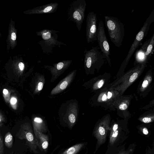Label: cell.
<instances>
[{"instance_id":"1","label":"cell","mask_w":154,"mask_h":154,"mask_svg":"<svg viewBox=\"0 0 154 154\" xmlns=\"http://www.w3.org/2000/svg\"><path fill=\"white\" fill-rule=\"evenodd\" d=\"M105 23L111 42L117 47L121 46L125 34L124 25L116 17H104Z\"/></svg>"},{"instance_id":"2","label":"cell","mask_w":154,"mask_h":154,"mask_svg":"<svg viewBox=\"0 0 154 154\" xmlns=\"http://www.w3.org/2000/svg\"><path fill=\"white\" fill-rule=\"evenodd\" d=\"M59 32L53 30L44 29L36 32L37 36L41 37L42 40L39 41L38 44L41 45L43 53H51L53 48L61 45H66L62 42L58 41L57 33Z\"/></svg>"},{"instance_id":"3","label":"cell","mask_w":154,"mask_h":154,"mask_svg":"<svg viewBox=\"0 0 154 154\" xmlns=\"http://www.w3.org/2000/svg\"><path fill=\"white\" fill-rule=\"evenodd\" d=\"M86 6L85 0H75L71 3L68 9V19L75 23L79 31L85 19Z\"/></svg>"},{"instance_id":"4","label":"cell","mask_w":154,"mask_h":154,"mask_svg":"<svg viewBox=\"0 0 154 154\" xmlns=\"http://www.w3.org/2000/svg\"><path fill=\"white\" fill-rule=\"evenodd\" d=\"M154 21V10H153L146 19L140 30L136 35L124 61L125 63L128 62L136 49L141 44L143 39L148 34L151 25Z\"/></svg>"},{"instance_id":"5","label":"cell","mask_w":154,"mask_h":154,"mask_svg":"<svg viewBox=\"0 0 154 154\" xmlns=\"http://www.w3.org/2000/svg\"><path fill=\"white\" fill-rule=\"evenodd\" d=\"M15 136L20 140H25L30 149L34 152H36L37 146L35 136L29 124L25 123L22 125Z\"/></svg>"},{"instance_id":"6","label":"cell","mask_w":154,"mask_h":154,"mask_svg":"<svg viewBox=\"0 0 154 154\" xmlns=\"http://www.w3.org/2000/svg\"><path fill=\"white\" fill-rule=\"evenodd\" d=\"M97 40L101 51L108 62H110V47L106 35L104 24L102 20L99 23L96 33Z\"/></svg>"},{"instance_id":"7","label":"cell","mask_w":154,"mask_h":154,"mask_svg":"<svg viewBox=\"0 0 154 154\" xmlns=\"http://www.w3.org/2000/svg\"><path fill=\"white\" fill-rule=\"evenodd\" d=\"M97 20L96 13L93 11L88 13L86 18V37L88 43H93L97 40Z\"/></svg>"},{"instance_id":"8","label":"cell","mask_w":154,"mask_h":154,"mask_svg":"<svg viewBox=\"0 0 154 154\" xmlns=\"http://www.w3.org/2000/svg\"><path fill=\"white\" fill-rule=\"evenodd\" d=\"M98 46L92 47L89 50L85 49L84 52V62L86 67L90 68L93 65L101 63L105 57Z\"/></svg>"},{"instance_id":"9","label":"cell","mask_w":154,"mask_h":154,"mask_svg":"<svg viewBox=\"0 0 154 154\" xmlns=\"http://www.w3.org/2000/svg\"><path fill=\"white\" fill-rule=\"evenodd\" d=\"M17 29L15 27V22L11 19L9 25L8 33L6 40V48L8 53L10 49H14L17 45Z\"/></svg>"},{"instance_id":"10","label":"cell","mask_w":154,"mask_h":154,"mask_svg":"<svg viewBox=\"0 0 154 154\" xmlns=\"http://www.w3.org/2000/svg\"><path fill=\"white\" fill-rule=\"evenodd\" d=\"M58 5L57 2H52L44 5L32 9L28 10L23 12L26 14H43L55 12Z\"/></svg>"},{"instance_id":"11","label":"cell","mask_w":154,"mask_h":154,"mask_svg":"<svg viewBox=\"0 0 154 154\" xmlns=\"http://www.w3.org/2000/svg\"><path fill=\"white\" fill-rule=\"evenodd\" d=\"M34 131L37 147L41 151H46L48 146V135L36 130H34Z\"/></svg>"},{"instance_id":"12","label":"cell","mask_w":154,"mask_h":154,"mask_svg":"<svg viewBox=\"0 0 154 154\" xmlns=\"http://www.w3.org/2000/svg\"><path fill=\"white\" fill-rule=\"evenodd\" d=\"M74 73L75 71H74L65 78L60 83L52 90L51 92V94L52 95L56 94L64 90L72 80Z\"/></svg>"},{"instance_id":"13","label":"cell","mask_w":154,"mask_h":154,"mask_svg":"<svg viewBox=\"0 0 154 154\" xmlns=\"http://www.w3.org/2000/svg\"><path fill=\"white\" fill-rule=\"evenodd\" d=\"M154 45V33H153L151 38L150 42L147 46L146 51L144 53L142 59V61H144L148 58L151 57L152 52L153 51V48Z\"/></svg>"},{"instance_id":"14","label":"cell","mask_w":154,"mask_h":154,"mask_svg":"<svg viewBox=\"0 0 154 154\" xmlns=\"http://www.w3.org/2000/svg\"><path fill=\"white\" fill-rule=\"evenodd\" d=\"M34 130H37L39 132H45L46 129L43 124L42 119L40 118L36 117L33 121Z\"/></svg>"},{"instance_id":"15","label":"cell","mask_w":154,"mask_h":154,"mask_svg":"<svg viewBox=\"0 0 154 154\" xmlns=\"http://www.w3.org/2000/svg\"><path fill=\"white\" fill-rule=\"evenodd\" d=\"M118 125L117 124L114 125L110 135L109 143L111 145H113L118 136L119 131L118 130Z\"/></svg>"},{"instance_id":"16","label":"cell","mask_w":154,"mask_h":154,"mask_svg":"<svg viewBox=\"0 0 154 154\" xmlns=\"http://www.w3.org/2000/svg\"><path fill=\"white\" fill-rule=\"evenodd\" d=\"M83 143L74 145L64 151L62 154H76L83 146Z\"/></svg>"},{"instance_id":"17","label":"cell","mask_w":154,"mask_h":154,"mask_svg":"<svg viewBox=\"0 0 154 154\" xmlns=\"http://www.w3.org/2000/svg\"><path fill=\"white\" fill-rule=\"evenodd\" d=\"M5 146L9 148H11L13 144V137L11 133L8 132L5 135Z\"/></svg>"},{"instance_id":"18","label":"cell","mask_w":154,"mask_h":154,"mask_svg":"<svg viewBox=\"0 0 154 154\" xmlns=\"http://www.w3.org/2000/svg\"><path fill=\"white\" fill-rule=\"evenodd\" d=\"M3 94L6 102L9 103L10 100V93L7 89H4L3 90Z\"/></svg>"},{"instance_id":"19","label":"cell","mask_w":154,"mask_h":154,"mask_svg":"<svg viewBox=\"0 0 154 154\" xmlns=\"http://www.w3.org/2000/svg\"><path fill=\"white\" fill-rule=\"evenodd\" d=\"M17 99L15 97H12L10 100V102L11 106L14 109H15L16 108V106L17 103Z\"/></svg>"},{"instance_id":"20","label":"cell","mask_w":154,"mask_h":154,"mask_svg":"<svg viewBox=\"0 0 154 154\" xmlns=\"http://www.w3.org/2000/svg\"><path fill=\"white\" fill-rule=\"evenodd\" d=\"M4 147L3 140L2 136L0 135V153L4 154Z\"/></svg>"},{"instance_id":"21","label":"cell","mask_w":154,"mask_h":154,"mask_svg":"<svg viewBox=\"0 0 154 154\" xmlns=\"http://www.w3.org/2000/svg\"><path fill=\"white\" fill-rule=\"evenodd\" d=\"M68 119L70 122L72 124H74L76 121V118L75 116L72 114L69 115Z\"/></svg>"},{"instance_id":"22","label":"cell","mask_w":154,"mask_h":154,"mask_svg":"<svg viewBox=\"0 0 154 154\" xmlns=\"http://www.w3.org/2000/svg\"><path fill=\"white\" fill-rule=\"evenodd\" d=\"M138 76V74L137 72L134 73L132 75H131L129 79V82H134L137 78Z\"/></svg>"},{"instance_id":"23","label":"cell","mask_w":154,"mask_h":154,"mask_svg":"<svg viewBox=\"0 0 154 154\" xmlns=\"http://www.w3.org/2000/svg\"><path fill=\"white\" fill-rule=\"evenodd\" d=\"M5 118L3 115L0 112V127H1L5 122Z\"/></svg>"},{"instance_id":"24","label":"cell","mask_w":154,"mask_h":154,"mask_svg":"<svg viewBox=\"0 0 154 154\" xmlns=\"http://www.w3.org/2000/svg\"><path fill=\"white\" fill-rule=\"evenodd\" d=\"M142 121L144 123H149L152 121L151 119L149 117H144L142 119Z\"/></svg>"},{"instance_id":"25","label":"cell","mask_w":154,"mask_h":154,"mask_svg":"<svg viewBox=\"0 0 154 154\" xmlns=\"http://www.w3.org/2000/svg\"><path fill=\"white\" fill-rule=\"evenodd\" d=\"M128 107V106L126 104L123 103L120 104L119 106V109L122 110H124L126 109Z\"/></svg>"},{"instance_id":"26","label":"cell","mask_w":154,"mask_h":154,"mask_svg":"<svg viewBox=\"0 0 154 154\" xmlns=\"http://www.w3.org/2000/svg\"><path fill=\"white\" fill-rule=\"evenodd\" d=\"M43 83L42 82H40L38 85L37 89L38 91L41 90L43 88Z\"/></svg>"},{"instance_id":"27","label":"cell","mask_w":154,"mask_h":154,"mask_svg":"<svg viewBox=\"0 0 154 154\" xmlns=\"http://www.w3.org/2000/svg\"><path fill=\"white\" fill-rule=\"evenodd\" d=\"M148 84V82L147 80L143 81L142 84V87L143 88H146Z\"/></svg>"},{"instance_id":"28","label":"cell","mask_w":154,"mask_h":154,"mask_svg":"<svg viewBox=\"0 0 154 154\" xmlns=\"http://www.w3.org/2000/svg\"><path fill=\"white\" fill-rule=\"evenodd\" d=\"M103 83H104V81L102 79L101 80H100L99 82L98 83V87L99 88H100L102 86Z\"/></svg>"},{"instance_id":"29","label":"cell","mask_w":154,"mask_h":154,"mask_svg":"<svg viewBox=\"0 0 154 154\" xmlns=\"http://www.w3.org/2000/svg\"><path fill=\"white\" fill-rule=\"evenodd\" d=\"M143 134L145 135H147L148 134L147 129L146 128H144L143 129Z\"/></svg>"},{"instance_id":"30","label":"cell","mask_w":154,"mask_h":154,"mask_svg":"<svg viewBox=\"0 0 154 154\" xmlns=\"http://www.w3.org/2000/svg\"><path fill=\"white\" fill-rule=\"evenodd\" d=\"M112 96V93L109 91L108 92V94H107V98H108V99H110L111 98V97Z\"/></svg>"},{"instance_id":"31","label":"cell","mask_w":154,"mask_h":154,"mask_svg":"<svg viewBox=\"0 0 154 154\" xmlns=\"http://www.w3.org/2000/svg\"><path fill=\"white\" fill-rule=\"evenodd\" d=\"M107 97L105 94H104L102 98V100L103 101H105L107 99Z\"/></svg>"},{"instance_id":"32","label":"cell","mask_w":154,"mask_h":154,"mask_svg":"<svg viewBox=\"0 0 154 154\" xmlns=\"http://www.w3.org/2000/svg\"><path fill=\"white\" fill-rule=\"evenodd\" d=\"M120 154H128V152H125L124 153H122Z\"/></svg>"},{"instance_id":"33","label":"cell","mask_w":154,"mask_h":154,"mask_svg":"<svg viewBox=\"0 0 154 154\" xmlns=\"http://www.w3.org/2000/svg\"><path fill=\"white\" fill-rule=\"evenodd\" d=\"M0 154H1L0 153Z\"/></svg>"}]
</instances>
